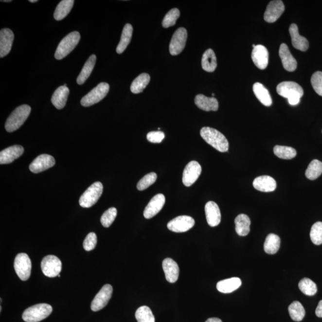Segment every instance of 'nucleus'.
Masks as SVG:
<instances>
[{
	"mask_svg": "<svg viewBox=\"0 0 322 322\" xmlns=\"http://www.w3.org/2000/svg\"><path fill=\"white\" fill-rule=\"evenodd\" d=\"M202 139L218 151L226 152L228 151L229 144L228 139L223 134L215 128L203 127L200 131Z\"/></svg>",
	"mask_w": 322,
	"mask_h": 322,
	"instance_id": "nucleus-1",
	"label": "nucleus"
},
{
	"mask_svg": "<svg viewBox=\"0 0 322 322\" xmlns=\"http://www.w3.org/2000/svg\"><path fill=\"white\" fill-rule=\"evenodd\" d=\"M276 91L280 96L287 98L289 104L292 106L299 104L304 94L302 87L292 81H285L279 84Z\"/></svg>",
	"mask_w": 322,
	"mask_h": 322,
	"instance_id": "nucleus-2",
	"label": "nucleus"
},
{
	"mask_svg": "<svg viewBox=\"0 0 322 322\" xmlns=\"http://www.w3.org/2000/svg\"><path fill=\"white\" fill-rule=\"evenodd\" d=\"M31 108L30 106L23 105L18 107L8 118L5 128L7 132L18 130L27 120L30 115Z\"/></svg>",
	"mask_w": 322,
	"mask_h": 322,
	"instance_id": "nucleus-3",
	"label": "nucleus"
},
{
	"mask_svg": "<svg viewBox=\"0 0 322 322\" xmlns=\"http://www.w3.org/2000/svg\"><path fill=\"white\" fill-rule=\"evenodd\" d=\"M53 308L47 304H38L26 308L22 315L26 322H39L43 321L52 313Z\"/></svg>",
	"mask_w": 322,
	"mask_h": 322,
	"instance_id": "nucleus-4",
	"label": "nucleus"
},
{
	"mask_svg": "<svg viewBox=\"0 0 322 322\" xmlns=\"http://www.w3.org/2000/svg\"><path fill=\"white\" fill-rule=\"evenodd\" d=\"M80 38V34L77 31H73L69 34L60 41L55 53V58L57 60H61L67 56L77 46Z\"/></svg>",
	"mask_w": 322,
	"mask_h": 322,
	"instance_id": "nucleus-5",
	"label": "nucleus"
},
{
	"mask_svg": "<svg viewBox=\"0 0 322 322\" xmlns=\"http://www.w3.org/2000/svg\"><path fill=\"white\" fill-rule=\"evenodd\" d=\"M104 186L100 182L97 181L91 184L85 192L81 195L79 203L81 207L90 208L98 201L103 193Z\"/></svg>",
	"mask_w": 322,
	"mask_h": 322,
	"instance_id": "nucleus-6",
	"label": "nucleus"
},
{
	"mask_svg": "<svg viewBox=\"0 0 322 322\" xmlns=\"http://www.w3.org/2000/svg\"><path fill=\"white\" fill-rule=\"evenodd\" d=\"M109 91V85L107 83H101L90 92L83 97L81 104L84 107H91L104 99Z\"/></svg>",
	"mask_w": 322,
	"mask_h": 322,
	"instance_id": "nucleus-7",
	"label": "nucleus"
},
{
	"mask_svg": "<svg viewBox=\"0 0 322 322\" xmlns=\"http://www.w3.org/2000/svg\"><path fill=\"white\" fill-rule=\"evenodd\" d=\"M14 268L16 273L23 281H27L30 278L32 264L29 256L25 253H20L15 258Z\"/></svg>",
	"mask_w": 322,
	"mask_h": 322,
	"instance_id": "nucleus-8",
	"label": "nucleus"
},
{
	"mask_svg": "<svg viewBox=\"0 0 322 322\" xmlns=\"http://www.w3.org/2000/svg\"><path fill=\"white\" fill-rule=\"evenodd\" d=\"M41 268L45 276L54 278L61 272L62 262L56 256L47 255L42 260Z\"/></svg>",
	"mask_w": 322,
	"mask_h": 322,
	"instance_id": "nucleus-9",
	"label": "nucleus"
},
{
	"mask_svg": "<svg viewBox=\"0 0 322 322\" xmlns=\"http://www.w3.org/2000/svg\"><path fill=\"white\" fill-rule=\"evenodd\" d=\"M187 38V32L185 28H180L174 33L170 44V53L172 56H177L185 47Z\"/></svg>",
	"mask_w": 322,
	"mask_h": 322,
	"instance_id": "nucleus-10",
	"label": "nucleus"
},
{
	"mask_svg": "<svg viewBox=\"0 0 322 322\" xmlns=\"http://www.w3.org/2000/svg\"><path fill=\"white\" fill-rule=\"evenodd\" d=\"M195 223L194 219L190 216L181 215L171 220L167 224V228L176 233H183L191 229Z\"/></svg>",
	"mask_w": 322,
	"mask_h": 322,
	"instance_id": "nucleus-11",
	"label": "nucleus"
},
{
	"mask_svg": "<svg viewBox=\"0 0 322 322\" xmlns=\"http://www.w3.org/2000/svg\"><path fill=\"white\" fill-rule=\"evenodd\" d=\"M113 288L111 285L107 284L102 287L91 303V308L93 311H98L104 308L112 297Z\"/></svg>",
	"mask_w": 322,
	"mask_h": 322,
	"instance_id": "nucleus-12",
	"label": "nucleus"
},
{
	"mask_svg": "<svg viewBox=\"0 0 322 322\" xmlns=\"http://www.w3.org/2000/svg\"><path fill=\"white\" fill-rule=\"evenodd\" d=\"M202 172L201 166L197 161H192L186 166L183 174L184 186H191L199 178Z\"/></svg>",
	"mask_w": 322,
	"mask_h": 322,
	"instance_id": "nucleus-13",
	"label": "nucleus"
},
{
	"mask_svg": "<svg viewBox=\"0 0 322 322\" xmlns=\"http://www.w3.org/2000/svg\"><path fill=\"white\" fill-rule=\"evenodd\" d=\"M284 11L285 6L282 1L274 0L270 1L267 7L264 19L268 23L275 22L283 14Z\"/></svg>",
	"mask_w": 322,
	"mask_h": 322,
	"instance_id": "nucleus-14",
	"label": "nucleus"
},
{
	"mask_svg": "<svg viewBox=\"0 0 322 322\" xmlns=\"http://www.w3.org/2000/svg\"><path fill=\"white\" fill-rule=\"evenodd\" d=\"M55 160L51 155L43 154L38 156L30 165V170L34 173L43 172L55 165Z\"/></svg>",
	"mask_w": 322,
	"mask_h": 322,
	"instance_id": "nucleus-15",
	"label": "nucleus"
},
{
	"mask_svg": "<svg viewBox=\"0 0 322 322\" xmlns=\"http://www.w3.org/2000/svg\"><path fill=\"white\" fill-rule=\"evenodd\" d=\"M165 203V197L163 194L155 195L150 200L149 204L145 208L143 215L146 219L152 218L159 213L162 209Z\"/></svg>",
	"mask_w": 322,
	"mask_h": 322,
	"instance_id": "nucleus-16",
	"label": "nucleus"
},
{
	"mask_svg": "<svg viewBox=\"0 0 322 322\" xmlns=\"http://www.w3.org/2000/svg\"><path fill=\"white\" fill-rule=\"evenodd\" d=\"M253 62L260 70H264L268 67V52L266 47L263 45H257L253 49L251 54Z\"/></svg>",
	"mask_w": 322,
	"mask_h": 322,
	"instance_id": "nucleus-17",
	"label": "nucleus"
},
{
	"mask_svg": "<svg viewBox=\"0 0 322 322\" xmlns=\"http://www.w3.org/2000/svg\"><path fill=\"white\" fill-rule=\"evenodd\" d=\"M14 34L9 28L2 29L0 31V57H4L12 49Z\"/></svg>",
	"mask_w": 322,
	"mask_h": 322,
	"instance_id": "nucleus-18",
	"label": "nucleus"
},
{
	"mask_svg": "<svg viewBox=\"0 0 322 322\" xmlns=\"http://www.w3.org/2000/svg\"><path fill=\"white\" fill-rule=\"evenodd\" d=\"M279 56L281 57L282 65L285 70L293 72L296 70L297 62L290 52L288 47L286 44H282L279 49Z\"/></svg>",
	"mask_w": 322,
	"mask_h": 322,
	"instance_id": "nucleus-19",
	"label": "nucleus"
},
{
	"mask_svg": "<svg viewBox=\"0 0 322 322\" xmlns=\"http://www.w3.org/2000/svg\"><path fill=\"white\" fill-rule=\"evenodd\" d=\"M205 211L207 223L211 227L217 226L220 223V210L215 202L213 201L207 202L205 205Z\"/></svg>",
	"mask_w": 322,
	"mask_h": 322,
	"instance_id": "nucleus-20",
	"label": "nucleus"
},
{
	"mask_svg": "<svg viewBox=\"0 0 322 322\" xmlns=\"http://www.w3.org/2000/svg\"><path fill=\"white\" fill-rule=\"evenodd\" d=\"M24 152V149L19 145L7 147L6 149L0 152V163L1 164H8L18 159L22 156Z\"/></svg>",
	"mask_w": 322,
	"mask_h": 322,
	"instance_id": "nucleus-21",
	"label": "nucleus"
},
{
	"mask_svg": "<svg viewBox=\"0 0 322 322\" xmlns=\"http://www.w3.org/2000/svg\"><path fill=\"white\" fill-rule=\"evenodd\" d=\"M162 268L167 281L170 283H175L179 277V267L178 263L170 258H165L162 262Z\"/></svg>",
	"mask_w": 322,
	"mask_h": 322,
	"instance_id": "nucleus-22",
	"label": "nucleus"
},
{
	"mask_svg": "<svg viewBox=\"0 0 322 322\" xmlns=\"http://www.w3.org/2000/svg\"><path fill=\"white\" fill-rule=\"evenodd\" d=\"M289 31L293 47L300 51H307L309 47V43L307 39L300 35L297 25L295 23H292L290 26Z\"/></svg>",
	"mask_w": 322,
	"mask_h": 322,
	"instance_id": "nucleus-23",
	"label": "nucleus"
},
{
	"mask_svg": "<svg viewBox=\"0 0 322 322\" xmlns=\"http://www.w3.org/2000/svg\"><path fill=\"white\" fill-rule=\"evenodd\" d=\"M253 186L257 191L263 192H271L277 187L276 181L273 178L268 176L258 177L253 182Z\"/></svg>",
	"mask_w": 322,
	"mask_h": 322,
	"instance_id": "nucleus-24",
	"label": "nucleus"
},
{
	"mask_svg": "<svg viewBox=\"0 0 322 322\" xmlns=\"http://www.w3.org/2000/svg\"><path fill=\"white\" fill-rule=\"evenodd\" d=\"M195 104L199 109L204 111H217L218 109V100L215 97H208L203 94L195 97Z\"/></svg>",
	"mask_w": 322,
	"mask_h": 322,
	"instance_id": "nucleus-25",
	"label": "nucleus"
},
{
	"mask_svg": "<svg viewBox=\"0 0 322 322\" xmlns=\"http://www.w3.org/2000/svg\"><path fill=\"white\" fill-rule=\"evenodd\" d=\"M70 94V89L64 86H60L54 91L52 97V103L57 109H62L67 104Z\"/></svg>",
	"mask_w": 322,
	"mask_h": 322,
	"instance_id": "nucleus-26",
	"label": "nucleus"
},
{
	"mask_svg": "<svg viewBox=\"0 0 322 322\" xmlns=\"http://www.w3.org/2000/svg\"><path fill=\"white\" fill-rule=\"evenodd\" d=\"M241 285V279L238 278H232L218 282L217 284V289L219 292L224 294H229L236 291Z\"/></svg>",
	"mask_w": 322,
	"mask_h": 322,
	"instance_id": "nucleus-27",
	"label": "nucleus"
},
{
	"mask_svg": "<svg viewBox=\"0 0 322 322\" xmlns=\"http://www.w3.org/2000/svg\"><path fill=\"white\" fill-rule=\"evenodd\" d=\"M253 91L259 101L266 107L272 105V99L268 89L262 84L256 83L253 86Z\"/></svg>",
	"mask_w": 322,
	"mask_h": 322,
	"instance_id": "nucleus-28",
	"label": "nucleus"
},
{
	"mask_svg": "<svg viewBox=\"0 0 322 322\" xmlns=\"http://www.w3.org/2000/svg\"><path fill=\"white\" fill-rule=\"evenodd\" d=\"M217 67V58L212 49L206 50L202 58L203 70L208 72H213Z\"/></svg>",
	"mask_w": 322,
	"mask_h": 322,
	"instance_id": "nucleus-29",
	"label": "nucleus"
},
{
	"mask_svg": "<svg viewBox=\"0 0 322 322\" xmlns=\"http://www.w3.org/2000/svg\"><path fill=\"white\" fill-rule=\"evenodd\" d=\"M236 232L238 235L245 236L250 232V220L248 215L242 214L237 215L234 220Z\"/></svg>",
	"mask_w": 322,
	"mask_h": 322,
	"instance_id": "nucleus-30",
	"label": "nucleus"
},
{
	"mask_svg": "<svg viewBox=\"0 0 322 322\" xmlns=\"http://www.w3.org/2000/svg\"><path fill=\"white\" fill-rule=\"evenodd\" d=\"M96 62V56L94 54H92L89 58V59L87 60L85 65H84L83 68V70H82L80 75L78 76L77 80H76V82H77L79 85L83 84L85 83L87 79L89 78V75H91L92 71L93 70Z\"/></svg>",
	"mask_w": 322,
	"mask_h": 322,
	"instance_id": "nucleus-31",
	"label": "nucleus"
},
{
	"mask_svg": "<svg viewBox=\"0 0 322 322\" xmlns=\"http://www.w3.org/2000/svg\"><path fill=\"white\" fill-rule=\"evenodd\" d=\"M133 26L129 23L124 26L120 43H119L117 46V54H121L125 51L128 44L130 43L132 36H133Z\"/></svg>",
	"mask_w": 322,
	"mask_h": 322,
	"instance_id": "nucleus-32",
	"label": "nucleus"
},
{
	"mask_svg": "<svg viewBox=\"0 0 322 322\" xmlns=\"http://www.w3.org/2000/svg\"><path fill=\"white\" fill-rule=\"evenodd\" d=\"M74 4L73 0H63L57 5L54 13V18L56 20H61L70 13Z\"/></svg>",
	"mask_w": 322,
	"mask_h": 322,
	"instance_id": "nucleus-33",
	"label": "nucleus"
},
{
	"mask_svg": "<svg viewBox=\"0 0 322 322\" xmlns=\"http://www.w3.org/2000/svg\"><path fill=\"white\" fill-rule=\"evenodd\" d=\"M281 246V239L275 234L270 233L267 236L264 249L267 254H274L278 252Z\"/></svg>",
	"mask_w": 322,
	"mask_h": 322,
	"instance_id": "nucleus-34",
	"label": "nucleus"
},
{
	"mask_svg": "<svg viewBox=\"0 0 322 322\" xmlns=\"http://www.w3.org/2000/svg\"><path fill=\"white\" fill-rule=\"evenodd\" d=\"M150 80L148 73H143L137 76L132 83L130 89L132 93L139 94L142 93L143 89L148 85Z\"/></svg>",
	"mask_w": 322,
	"mask_h": 322,
	"instance_id": "nucleus-35",
	"label": "nucleus"
},
{
	"mask_svg": "<svg viewBox=\"0 0 322 322\" xmlns=\"http://www.w3.org/2000/svg\"><path fill=\"white\" fill-rule=\"evenodd\" d=\"M322 174V162L318 160H314L308 165L305 171V176L311 180H316Z\"/></svg>",
	"mask_w": 322,
	"mask_h": 322,
	"instance_id": "nucleus-36",
	"label": "nucleus"
},
{
	"mask_svg": "<svg viewBox=\"0 0 322 322\" xmlns=\"http://www.w3.org/2000/svg\"><path fill=\"white\" fill-rule=\"evenodd\" d=\"M290 316L293 321L300 322L305 315V311L302 304L299 302H294L288 307Z\"/></svg>",
	"mask_w": 322,
	"mask_h": 322,
	"instance_id": "nucleus-37",
	"label": "nucleus"
},
{
	"mask_svg": "<svg viewBox=\"0 0 322 322\" xmlns=\"http://www.w3.org/2000/svg\"><path fill=\"white\" fill-rule=\"evenodd\" d=\"M273 151L276 157L283 160H291L297 155L296 150L291 147L277 145L274 146Z\"/></svg>",
	"mask_w": 322,
	"mask_h": 322,
	"instance_id": "nucleus-38",
	"label": "nucleus"
},
{
	"mask_svg": "<svg viewBox=\"0 0 322 322\" xmlns=\"http://www.w3.org/2000/svg\"><path fill=\"white\" fill-rule=\"evenodd\" d=\"M137 322H155V318L151 309L147 306L139 307L135 314Z\"/></svg>",
	"mask_w": 322,
	"mask_h": 322,
	"instance_id": "nucleus-39",
	"label": "nucleus"
},
{
	"mask_svg": "<svg viewBox=\"0 0 322 322\" xmlns=\"http://www.w3.org/2000/svg\"><path fill=\"white\" fill-rule=\"evenodd\" d=\"M298 286H299L300 291L308 296H313L318 291L316 284L308 278H304L301 280Z\"/></svg>",
	"mask_w": 322,
	"mask_h": 322,
	"instance_id": "nucleus-40",
	"label": "nucleus"
},
{
	"mask_svg": "<svg viewBox=\"0 0 322 322\" xmlns=\"http://www.w3.org/2000/svg\"><path fill=\"white\" fill-rule=\"evenodd\" d=\"M180 12L178 9H173L167 13L162 21L163 28H168L176 25V21L180 17Z\"/></svg>",
	"mask_w": 322,
	"mask_h": 322,
	"instance_id": "nucleus-41",
	"label": "nucleus"
},
{
	"mask_svg": "<svg viewBox=\"0 0 322 322\" xmlns=\"http://www.w3.org/2000/svg\"><path fill=\"white\" fill-rule=\"evenodd\" d=\"M310 238L314 244H322V222H317L313 224L310 231Z\"/></svg>",
	"mask_w": 322,
	"mask_h": 322,
	"instance_id": "nucleus-42",
	"label": "nucleus"
},
{
	"mask_svg": "<svg viewBox=\"0 0 322 322\" xmlns=\"http://www.w3.org/2000/svg\"><path fill=\"white\" fill-rule=\"evenodd\" d=\"M117 215V210L114 207L110 208L109 209L106 211L100 219L103 226L105 228H109L115 220Z\"/></svg>",
	"mask_w": 322,
	"mask_h": 322,
	"instance_id": "nucleus-43",
	"label": "nucleus"
},
{
	"mask_svg": "<svg viewBox=\"0 0 322 322\" xmlns=\"http://www.w3.org/2000/svg\"><path fill=\"white\" fill-rule=\"evenodd\" d=\"M157 174L155 173H150L144 176L137 183V188L140 191L148 188L157 181Z\"/></svg>",
	"mask_w": 322,
	"mask_h": 322,
	"instance_id": "nucleus-44",
	"label": "nucleus"
},
{
	"mask_svg": "<svg viewBox=\"0 0 322 322\" xmlns=\"http://www.w3.org/2000/svg\"><path fill=\"white\" fill-rule=\"evenodd\" d=\"M311 83L316 93L322 96V72L317 71L314 73L311 76Z\"/></svg>",
	"mask_w": 322,
	"mask_h": 322,
	"instance_id": "nucleus-45",
	"label": "nucleus"
},
{
	"mask_svg": "<svg viewBox=\"0 0 322 322\" xmlns=\"http://www.w3.org/2000/svg\"><path fill=\"white\" fill-rule=\"evenodd\" d=\"M97 242V238L96 233L91 232L88 234L83 242V247L87 251L94 249L96 247Z\"/></svg>",
	"mask_w": 322,
	"mask_h": 322,
	"instance_id": "nucleus-46",
	"label": "nucleus"
},
{
	"mask_svg": "<svg viewBox=\"0 0 322 322\" xmlns=\"http://www.w3.org/2000/svg\"><path fill=\"white\" fill-rule=\"evenodd\" d=\"M165 138V134L162 131H151L147 134V139L154 143H160Z\"/></svg>",
	"mask_w": 322,
	"mask_h": 322,
	"instance_id": "nucleus-47",
	"label": "nucleus"
},
{
	"mask_svg": "<svg viewBox=\"0 0 322 322\" xmlns=\"http://www.w3.org/2000/svg\"><path fill=\"white\" fill-rule=\"evenodd\" d=\"M316 315L319 318H322V300L319 302L318 307L316 308Z\"/></svg>",
	"mask_w": 322,
	"mask_h": 322,
	"instance_id": "nucleus-48",
	"label": "nucleus"
},
{
	"mask_svg": "<svg viewBox=\"0 0 322 322\" xmlns=\"http://www.w3.org/2000/svg\"><path fill=\"white\" fill-rule=\"evenodd\" d=\"M205 322H223L220 320V319L218 318H210L207 319V321Z\"/></svg>",
	"mask_w": 322,
	"mask_h": 322,
	"instance_id": "nucleus-49",
	"label": "nucleus"
},
{
	"mask_svg": "<svg viewBox=\"0 0 322 322\" xmlns=\"http://www.w3.org/2000/svg\"><path fill=\"white\" fill-rule=\"evenodd\" d=\"M37 1H38L37 0H30V2H33V3H34V2H36Z\"/></svg>",
	"mask_w": 322,
	"mask_h": 322,
	"instance_id": "nucleus-50",
	"label": "nucleus"
},
{
	"mask_svg": "<svg viewBox=\"0 0 322 322\" xmlns=\"http://www.w3.org/2000/svg\"><path fill=\"white\" fill-rule=\"evenodd\" d=\"M2 1V2H11L12 1H11V0H10V1H4V0H3V1Z\"/></svg>",
	"mask_w": 322,
	"mask_h": 322,
	"instance_id": "nucleus-51",
	"label": "nucleus"
},
{
	"mask_svg": "<svg viewBox=\"0 0 322 322\" xmlns=\"http://www.w3.org/2000/svg\"><path fill=\"white\" fill-rule=\"evenodd\" d=\"M212 96H215V94H214V93H213V94H212Z\"/></svg>",
	"mask_w": 322,
	"mask_h": 322,
	"instance_id": "nucleus-52",
	"label": "nucleus"
}]
</instances>
